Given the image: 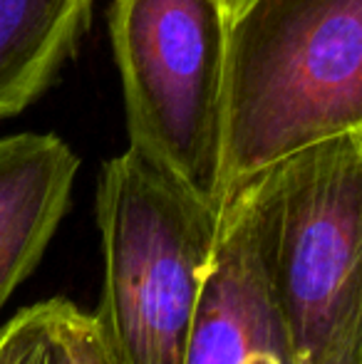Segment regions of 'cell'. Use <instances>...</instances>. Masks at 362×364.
<instances>
[{"instance_id":"1","label":"cell","mask_w":362,"mask_h":364,"mask_svg":"<svg viewBox=\"0 0 362 364\" xmlns=\"http://www.w3.org/2000/svg\"><path fill=\"white\" fill-rule=\"evenodd\" d=\"M221 3L226 201L280 159L362 129V0Z\"/></svg>"},{"instance_id":"2","label":"cell","mask_w":362,"mask_h":364,"mask_svg":"<svg viewBox=\"0 0 362 364\" xmlns=\"http://www.w3.org/2000/svg\"><path fill=\"white\" fill-rule=\"evenodd\" d=\"M102 297L115 364H183L211 270L221 208L127 146L97 183Z\"/></svg>"},{"instance_id":"3","label":"cell","mask_w":362,"mask_h":364,"mask_svg":"<svg viewBox=\"0 0 362 364\" xmlns=\"http://www.w3.org/2000/svg\"><path fill=\"white\" fill-rule=\"evenodd\" d=\"M295 364H323L362 312V129L310 144L243 186Z\"/></svg>"},{"instance_id":"4","label":"cell","mask_w":362,"mask_h":364,"mask_svg":"<svg viewBox=\"0 0 362 364\" xmlns=\"http://www.w3.org/2000/svg\"><path fill=\"white\" fill-rule=\"evenodd\" d=\"M129 149L223 203L226 20L221 0H112Z\"/></svg>"},{"instance_id":"5","label":"cell","mask_w":362,"mask_h":364,"mask_svg":"<svg viewBox=\"0 0 362 364\" xmlns=\"http://www.w3.org/2000/svg\"><path fill=\"white\" fill-rule=\"evenodd\" d=\"M183 364H295L243 188L223 201Z\"/></svg>"},{"instance_id":"6","label":"cell","mask_w":362,"mask_h":364,"mask_svg":"<svg viewBox=\"0 0 362 364\" xmlns=\"http://www.w3.org/2000/svg\"><path fill=\"white\" fill-rule=\"evenodd\" d=\"M78 168V154L58 134L0 136V310L43 260Z\"/></svg>"},{"instance_id":"7","label":"cell","mask_w":362,"mask_h":364,"mask_svg":"<svg viewBox=\"0 0 362 364\" xmlns=\"http://www.w3.org/2000/svg\"><path fill=\"white\" fill-rule=\"evenodd\" d=\"M95 0H0V119L45 95L90 30Z\"/></svg>"},{"instance_id":"8","label":"cell","mask_w":362,"mask_h":364,"mask_svg":"<svg viewBox=\"0 0 362 364\" xmlns=\"http://www.w3.org/2000/svg\"><path fill=\"white\" fill-rule=\"evenodd\" d=\"M0 364H68L58 332V297L23 307L0 330Z\"/></svg>"},{"instance_id":"9","label":"cell","mask_w":362,"mask_h":364,"mask_svg":"<svg viewBox=\"0 0 362 364\" xmlns=\"http://www.w3.org/2000/svg\"><path fill=\"white\" fill-rule=\"evenodd\" d=\"M58 332L68 364H115L95 312H85L65 297H58Z\"/></svg>"},{"instance_id":"10","label":"cell","mask_w":362,"mask_h":364,"mask_svg":"<svg viewBox=\"0 0 362 364\" xmlns=\"http://www.w3.org/2000/svg\"><path fill=\"white\" fill-rule=\"evenodd\" d=\"M323 364H362V312L340 330Z\"/></svg>"}]
</instances>
